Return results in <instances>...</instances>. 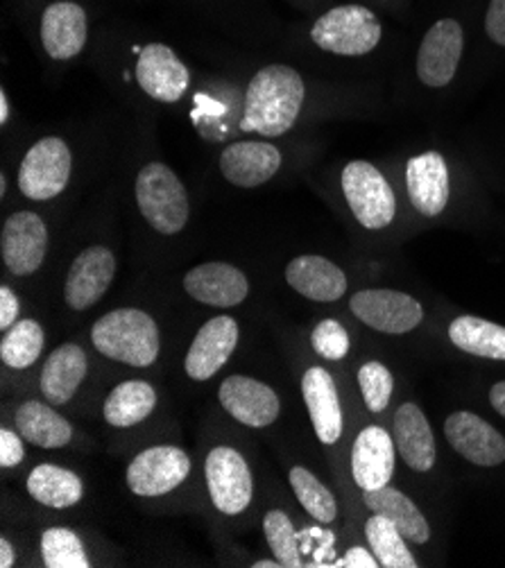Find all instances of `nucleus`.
Wrapping results in <instances>:
<instances>
[{"label":"nucleus","instance_id":"9d476101","mask_svg":"<svg viewBox=\"0 0 505 568\" xmlns=\"http://www.w3.org/2000/svg\"><path fill=\"white\" fill-rule=\"evenodd\" d=\"M350 306L363 324L390 335L408 333L424 320L422 304L397 291H361Z\"/></svg>","mask_w":505,"mask_h":568},{"label":"nucleus","instance_id":"2eb2a0df","mask_svg":"<svg viewBox=\"0 0 505 568\" xmlns=\"http://www.w3.org/2000/svg\"><path fill=\"white\" fill-rule=\"evenodd\" d=\"M239 345V324L230 315L209 320L195 335L186 354V374L193 381H209L228 363Z\"/></svg>","mask_w":505,"mask_h":568},{"label":"nucleus","instance_id":"6e6552de","mask_svg":"<svg viewBox=\"0 0 505 568\" xmlns=\"http://www.w3.org/2000/svg\"><path fill=\"white\" fill-rule=\"evenodd\" d=\"M191 474V458L178 446H152L130 463L128 485L137 496H163Z\"/></svg>","mask_w":505,"mask_h":568},{"label":"nucleus","instance_id":"4be33fe9","mask_svg":"<svg viewBox=\"0 0 505 568\" xmlns=\"http://www.w3.org/2000/svg\"><path fill=\"white\" fill-rule=\"evenodd\" d=\"M302 394L322 444H335L343 435V408L339 389L331 374L322 367H311L302 378Z\"/></svg>","mask_w":505,"mask_h":568},{"label":"nucleus","instance_id":"e433bc0d","mask_svg":"<svg viewBox=\"0 0 505 568\" xmlns=\"http://www.w3.org/2000/svg\"><path fill=\"white\" fill-rule=\"evenodd\" d=\"M311 345L315 354H320L326 361H343L350 352V335L341 322L322 320L313 328Z\"/></svg>","mask_w":505,"mask_h":568},{"label":"nucleus","instance_id":"423d86ee","mask_svg":"<svg viewBox=\"0 0 505 568\" xmlns=\"http://www.w3.org/2000/svg\"><path fill=\"white\" fill-rule=\"evenodd\" d=\"M71 180V150L58 139L48 136L34 143L23 156L19 170V189L34 202L58 197Z\"/></svg>","mask_w":505,"mask_h":568},{"label":"nucleus","instance_id":"39448f33","mask_svg":"<svg viewBox=\"0 0 505 568\" xmlns=\"http://www.w3.org/2000/svg\"><path fill=\"white\" fill-rule=\"evenodd\" d=\"M343 193L365 230H383L397 213V200L381 170L367 161H352L343 170Z\"/></svg>","mask_w":505,"mask_h":568},{"label":"nucleus","instance_id":"aec40b11","mask_svg":"<svg viewBox=\"0 0 505 568\" xmlns=\"http://www.w3.org/2000/svg\"><path fill=\"white\" fill-rule=\"evenodd\" d=\"M406 186L413 206L422 215H440L448 202V168L440 152H424L408 161Z\"/></svg>","mask_w":505,"mask_h":568},{"label":"nucleus","instance_id":"37998d69","mask_svg":"<svg viewBox=\"0 0 505 568\" xmlns=\"http://www.w3.org/2000/svg\"><path fill=\"white\" fill-rule=\"evenodd\" d=\"M14 561H17L14 546L8 539H0V566L10 568V566H14Z\"/></svg>","mask_w":505,"mask_h":568},{"label":"nucleus","instance_id":"f704fd0d","mask_svg":"<svg viewBox=\"0 0 505 568\" xmlns=\"http://www.w3.org/2000/svg\"><path fill=\"white\" fill-rule=\"evenodd\" d=\"M263 532L279 561L291 568L304 566L300 537L286 513H282V509H272V513H267L263 519Z\"/></svg>","mask_w":505,"mask_h":568},{"label":"nucleus","instance_id":"5701e85b","mask_svg":"<svg viewBox=\"0 0 505 568\" xmlns=\"http://www.w3.org/2000/svg\"><path fill=\"white\" fill-rule=\"evenodd\" d=\"M286 281L293 291L313 302H339L347 293L345 272L322 256H297L286 267Z\"/></svg>","mask_w":505,"mask_h":568},{"label":"nucleus","instance_id":"c9c22d12","mask_svg":"<svg viewBox=\"0 0 505 568\" xmlns=\"http://www.w3.org/2000/svg\"><path fill=\"white\" fill-rule=\"evenodd\" d=\"M358 385H361L367 410L383 413L390 404L392 389H395V378H392V374L385 365L365 363L358 369Z\"/></svg>","mask_w":505,"mask_h":568},{"label":"nucleus","instance_id":"20e7f679","mask_svg":"<svg viewBox=\"0 0 505 568\" xmlns=\"http://www.w3.org/2000/svg\"><path fill=\"white\" fill-rule=\"evenodd\" d=\"M311 39L326 52L361 57L378 45L381 23L374 12L363 6H343L329 10L315 21Z\"/></svg>","mask_w":505,"mask_h":568},{"label":"nucleus","instance_id":"b1692460","mask_svg":"<svg viewBox=\"0 0 505 568\" xmlns=\"http://www.w3.org/2000/svg\"><path fill=\"white\" fill-rule=\"evenodd\" d=\"M87 354L78 345H62L54 349L41 372V392L54 406L69 404L82 381L87 378Z\"/></svg>","mask_w":505,"mask_h":568},{"label":"nucleus","instance_id":"dca6fc26","mask_svg":"<svg viewBox=\"0 0 505 568\" xmlns=\"http://www.w3.org/2000/svg\"><path fill=\"white\" fill-rule=\"evenodd\" d=\"M137 80L141 89L159 102H178L191 82L180 57L163 43H150L139 52Z\"/></svg>","mask_w":505,"mask_h":568},{"label":"nucleus","instance_id":"7ed1b4c3","mask_svg":"<svg viewBox=\"0 0 505 568\" xmlns=\"http://www.w3.org/2000/svg\"><path fill=\"white\" fill-rule=\"evenodd\" d=\"M137 202L154 232L180 234L189 222V195L180 178L163 163H148L137 178Z\"/></svg>","mask_w":505,"mask_h":568},{"label":"nucleus","instance_id":"1a4fd4ad","mask_svg":"<svg viewBox=\"0 0 505 568\" xmlns=\"http://www.w3.org/2000/svg\"><path fill=\"white\" fill-rule=\"evenodd\" d=\"M465 48L458 21L442 19L426 34L417 52V75L426 87L440 89L454 80Z\"/></svg>","mask_w":505,"mask_h":568},{"label":"nucleus","instance_id":"7c9ffc66","mask_svg":"<svg viewBox=\"0 0 505 568\" xmlns=\"http://www.w3.org/2000/svg\"><path fill=\"white\" fill-rule=\"evenodd\" d=\"M365 537L378 559L385 568H415L417 561L413 552L406 546V537L395 528V524L387 521L381 515H372V519L365 524Z\"/></svg>","mask_w":505,"mask_h":568},{"label":"nucleus","instance_id":"ea45409f","mask_svg":"<svg viewBox=\"0 0 505 568\" xmlns=\"http://www.w3.org/2000/svg\"><path fill=\"white\" fill-rule=\"evenodd\" d=\"M19 317V300L10 288H0V328H10Z\"/></svg>","mask_w":505,"mask_h":568},{"label":"nucleus","instance_id":"4c0bfd02","mask_svg":"<svg viewBox=\"0 0 505 568\" xmlns=\"http://www.w3.org/2000/svg\"><path fill=\"white\" fill-rule=\"evenodd\" d=\"M23 442L17 433L12 430H0V467L3 469H10V467H17L23 463Z\"/></svg>","mask_w":505,"mask_h":568},{"label":"nucleus","instance_id":"393cba45","mask_svg":"<svg viewBox=\"0 0 505 568\" xmlns=\"http://www.w3.org/2000/svg\"><path fill=\"white\" fill-rule=\"evenodd\" d=\"M395 444L404 463L424 474L435 465V437L428 419L415 404H404L395 415Z\"/></svg>","mask_w":505,"mask_h":568},{"label":"nucleus","instance_id":"58836bf2","mask_svg":"<svg viewBox=\"0 0 505 568\" xmlns=\"http://www.w3.org/2000/svg\"><path fill=\"white\" fill-rule=\"evenodd\" d=\"M485 30L494 43L505 45V0H492L485 17Z\"/></svg>","mask_w":505,"mask_h":568},{"label":"nucleus","instance_id":"a18cd8bd","mask_svg":"<svg viewBox=\"0 0 505 568\" xmlns=\"http://www.w3.org/2000/svg\"><path fill=\"white\" fill-rule=\"evenodd\" d=\"M265 566H267V568H276V566H284V564L279 561V559H276V561H270V559H267V561H256V564H254V568H265Z\"/></svg>","mask_w":505,"mask_h":568},{"label":"nucleus","instance_id":"a19ab883","mask_svg":"<svg viewBox=\"0 0 505 568\" xmlns=\"http://www.w3.org/2000/svg\"><path fill=\"white\" fill-rule=\"evenodd\" d=\"M376 561H378L376 555H370L365 548L356 546V548H350V550L345 552V557L335 561L333 566H345V568H376V566H381V564H376Z\"/></svg>","mask_w":505,"mask_h":568},{"label":"nucleus","instance_id":"f03ea898","mask_svg":"<svg viewBox=\"0 0 505 568\" xmlns=\"http://www.w3.org/2000/svg\"><path fill=\"white\" fill-rule=\"evenodd\" d=\"M95 349L132 367H148L159 356V328L139 308H119L102 315L91 331Z\"/></svg>","mask_w":505,"mask_h":568},{"label":"nucleus","instance_id":"473e14b6","mask_svg":"<svg viewBox=\"0 0 505 568\" xmlns=\"http://www.w3.org/2000/svg\"><path fill=\"white\" fill-rule=\"evenodd\" d=\"M41 557L48 568H89L82 539L69 528H50L41 535Z\"/></svg>","mask_w":505,"mask_h":568},{"label":"nucleus","instance_id":"bb28decb","mask_svg":"<svg viewBox=\"0 0 505 568\" xmlns=\"http://www.w3.org/2000/svg\"><path fill=\"white\" fill-rule=\"evenodd\" d=\"M14 424L19 435L39 448H62L73 437L69 419L39 402H26L17 410Z\"/></svg>","mask_w":505,"mask_h":568},{"label":"nucleus","instance_id":"f3484780","mask_svg":"<svg viewBox=\"0 0 505 568\" xmlns=\"http://www.w3.org/2000/svg\"><path fill=\"white\" fill-rule=\"evenodd\" d=\"M184 291L215 308H232L245 302L250 295L248 276L230 263H202L184 276Z\"/></svg>","mask_w":505,"mask_h":568},{"label":"nucleus","instance_id":"9b49d317","mask_svg":"<svg viewBox=\"0 0 505 568\" xmlns=\"http://www.w3.org/2000/svg\"><path fill=\"white\" fill-rule=\"evenodd\" d=\"M48 250L46 222L32 211L10 215L0 234V252L12 274L26 276L41 267Z\"/></svg>","mask_w":505,"mask_h":568},{"label":"nucleus","instance_id":"79ce46f5","mask_svg":"<svg viewBox=\"0 0 505 568\" xmlns=\"http://www.w3.org/2000/svg\"><path fill=\"white\" fill-rule=\"evenodd\" d=\"M489 404L505 419V381L492 385V389H489Z\"/></svg>","mask_w":505,"mask_h":568},{"label":"nucleus","instance_id":"412c9836","mask_svg":"<svg viewBox=\"0 0 505 568\" xmlns=\"http://www.w3.org/2000/svg\"><path fill=\"white\" fill-rule=\"evenodd\" d=\"M87 12L78 3H52L41 19V43L52 60H71L87 45Z\"/></svg>","mask_w":505,"mask_h":568},{"label":"nucleus","instance_id":"c03bdc74","mask_svg":"<svg viewBox=\"0 0 505 568\" xmlns=\"http://www.w3.org/2000/svg\"><path fill=\"white\" fill-rule=\"evenodd\" d=\"M10 121V102H8V93L0 91V125H8Z\"/></svg>","mask_w":505,"mask_h":568},{"label":"nucleus","instance_id":"f257e3e1","mask_svg":"<svg viewBox=\"0 0 505 568\" xmlns=\"http://www.w3.org/2000/svg\"><path fill=\"white\" fill-rule=\"evenodd\" d=\"M304 95V80L295 69L284 64L261 69L245 93L241 130L267 139L286 134L300 116Z\"/></svg>","mask_w":505,"mask_h":568},{"label":"nucleus","instance_id":"ddd939ff","mask_svg":"<svg viewBox=\"0 0 505 568\" xmlns=\"http://www.w3.org/2000/svg\"><path fill=\"white\" fill-rule=\"evenodd\" d=\"M444 435L465 460L478 467L505 463V437L474 413H454L444 422Z\"/></svg>","mask_w":505,"mask_h":568},{"label":"nucleus","instance_id":"72a5a7b5","mask_svg":"<svg viewBox=\"0 0 505 568\" xmlns=\"http://www.w3.org/2000/svg\"><path fill=\"white\" fill-rule=\"evenodd\" d=\"M291 485L295 489L297 500L306 513L320 521V524H331L339 515V507H335L333 494L304 467H295L291 471Z\"/></svg>","mask_w":505,"mask_h":568},{"label":"nucleus","instance_id":"4468645a","mask_svg":"<svg viewBox=\"0 0 505 568\" xmlns=\"http://www.w3.org/2000/svg\"><path fill=\"white\" fill-rule=\"evenodd\" d=\"M220 404L236 422L250 428H263L274 424L282 410L276 392L250 376H230L220 385Z\"/></svg>","mask_w":505,"mask_h":568},{"label":"nucleus","instance_id":"a878e982","mask_svg":"<svg viewBox=\"0 0 505 568\" xmlns=\"http://www.w3.org/2000/svg\"><path fill=\"white\" fill-rule=\"evenodd\" d=\"M365 505L372 509V515H381L387 521L395 524V528L413 544H426L431 539V528L417 505L395 487H381L367 489L363 494Z\"/></svg>","mask_w":505,"mask_h":568},{"label":"nucleus","instance_id":"a211bd4d","mask_svg":"<svg viewBox=\"0 0 505 568\" xmlns=\"http://www.w3.org/2000/svg\"><path fill=\"white\" fill-rule=\"evenodd\" d=\"M282 168V152L270 143L243 141L224 148L220 156V170L224 180L241 189H254L265 184Z\"/></svg>","mask_w":505,"mask_h":568},{"label":"nucleus","instance_id":"0eeeda50","mask_svg":"<svg viewBox=\"0 0 505 568\" xmlns=\"http://www.w3.org/2000/svg\"><path fill=\"white\" fill-rule=\"evenodd\" d=\"M204 476L213 505L222 515H241L252 500V474L239 450L218 446L206 456Z\"/></svg>","mask_w":505,"mask_h":568},{"label":"nucleus","instance_id":"2f4dec72","mask_svg":"<svg viewBox=\"0 0 505 568\" xmlns=\"http://www.w3.org/2000/svg\"><path fill=\"white\" fill-rule=\"evenodd\" d=\"M43 328L34 320H21L8 328L0 339V358L12 369L34 365L43 352Z\"/></svg>","mask_w":505,"mask_h":568},{"label":"nucleus","instance_id":"c85d7f7f","mask_svg":"<svg viewBox=\"0 0 505 568\" xmlns=\"http://www.w3.org/2000/svg\"><path fill=\"white\" fill-rule=\"evenodd\" d=\"M448 337L461 352L487 361H505V326L463 315L448 326Z\"/></svg>","mask_w":505,"mask_h":568},{"label":"nucleus","instance_id":"6ab92c4d","mask_svg":"<svg viewBox=\"0 0 505 568\" xmlns=\"http://www.w3.org/2000/svg\"><path fill=\"white\" fill-rule=\"evenodd\" d=\"M352 471L363 491L387 487L395 474V442L385 428L367 426L358 433L352 448Z\"/></svg>","mask_w":505,"mask_h":568},{"label":"nucleus","instance_id":"c756f323","mask_svg":"<svg viewBox=\"0 0 505 568\" xmlns=\"http://www.w3.org/2000/svg\"><path fill=\"white\" fill-rule=\"evenodd\" d=\"M28 491L37 503L46 507L67 509L82 500L84 485L69 469L54 465H39L28 476Z\"/></svg>","mask_w":505,"mask_h":568},{"label":"nucleus","instance_id":"f8f14e48","mask_svg":"<svg viewBox=\"0 0 505 568\" xmlns=\"http://www.w3.org/2000/svg\"><path fill=\"white\" fill-rule=\"evenodd\" d=\"M117 274V256L102 245L84 250L67 274L64 297L73 311H87L109 291Z\"/></svg>","mask_w":505,"mask_h":568},{"label":"nucleus","instance_id":"49530a36","mask_svg":"<svg viewBox=\"0 0 505 568\" xmlns=\"http://www.w3.org/2000/svg\"><path fill=\"white\" fill-rule=\"evenodd\" d=\"M6 191H8V180L3 175V178H0V195H6Z\"/></svg>","mask_w":505,"mask_h":568},{"label":"nucleus","instance_id":"cd10ccee","mask_svg":"<svg viewBox=\"0 0 505 568\" xmlns=\"http://www.w3.org/2000/svg\"><path fill=\"white\" fill-rule=\"evenodd\" d=\"M156 406V392L145 381H125L109 392L102 415L107 424L130 428L141 424Z\"/></svg>","mask_w":505,"mask_h":568}]
</instances>
